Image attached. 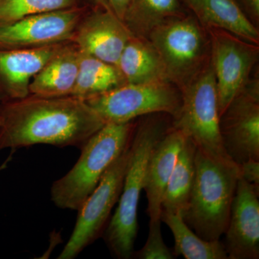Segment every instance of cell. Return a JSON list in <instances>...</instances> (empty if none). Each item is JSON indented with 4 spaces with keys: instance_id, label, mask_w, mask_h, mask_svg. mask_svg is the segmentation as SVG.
<instances>
[{
    "instance_id": "6da1fadb",
    "label": "cell",
    "mask_w": 259,
    "mask_h": 259,
    "mask_svg": "<svg viewBox=\"0 0 259 259\" xmlns=\"http://www.w3.org/2000/svg\"><path fill=\"white\" fill-rule=\"evenodd\" d=\"M105 124L86 102L76 97L30 94L0 102V151L37 144L81 148Z\"/></svg>"
},
{
    "instance_id": "7a4b0ae2",
    "label": "cell",
    "mask_w": 259,
    "mask_h": 259,
    "mask_svg": "<svg viewBox=\"0 0 259 259\" xmlns=\"http://www.w3.org/2000/svg\"><path fill=\"white\" fill-rule=\"evenodd\" d=\"M158 114L148 115L135 126L118 206L102 235L112 255L117 258L133 257L139 228L138 205L144 190L148 160L155 146L171 127Z\"/></svg>"
},
{
    "instance_id": "3957f363",
    "label": "cell",
    "mask_w": 259,
    "mask_h": 259,
    "mask_svg": "<svg viewBox=\"0 0 259 259\" xmlns=\"http://www.w3.org/2000/svg\"><path fill=\"white\" fill-rule=\"evenodd\" d=\"M240 177L239 166L234 162L196 150L193 188L182 218L202 239L217 241L225 234Z\"/></svg>"
},
{
    "instance_id": "277c9868",
    "label": "cell",
    "mask_w": 259,
    "mask_h": 259,
    "mask_svg": "<svg viewBox=\"0 0 259 259\" xmlns=\"http://www.w3.org/2000/svg\"><path fill=\"white\" fill-rule=\"evenodd\" d=\"M136 124L107 122L81 147L79 159L51 186V200L61 209L76 210L95 190L132 139Z\"/></svg>"
},
{
    "instance_id": "5b68a950",
    "label": "cell",
    "mask_w": 259,
    "mask_h": 259,
    "mask_svg": "<svg viewBox=\"0 0 259 259\" xmlns=\"http://www.w3.org/2000/svg\"><path fill=\"white\" fill-rule=\"evenodd\" d=\"M147 39L157 51L167 77L185 88L210 61V41L205 28L192 17H178L155 28Z\"/></svg>"
},
{
    "instance_id": "8992f818",
    "label": "cell",
    "mask_w": 259,
    "mask_h": 259,
    "mask_svg": "<svg viewBox=\"0 0 259 259\" xmlns=\"http://www.w3.org/2000/svg\"><path fill=\"white\" fill-rule=\"evenodd\" d=\"M180 92L182 105L173 117L172 126L210 157L233 162L225 151L221 139L217 84L210 61Z\"/></svg>"
},
{
    "instance_id": "52a82bcc",
    "label": "cell",
    "mask_w": 259,
    "mask_h": 259,
    "mask_svg": "<svg viewBox=\"0 0 259 259\" xmlns=\"http://www.w3.org/2000/svg\"><path fill=\"white\" fill-rule=\"evenodd\" d=\"M85 102L105 123H126L152 114L175 117L182 105V94L168 81L125 83Z\"/></svg>"
},
{
    "instance_id": "ba28073f",
    "label": "cell",
    "mask_w": 259,
    "mask_h": 259,
    "mask_svg": "<svg viewBox=\"0 0 259 259\" xmlns=\"http://www.w3.org/2000/svg\"><path fill=\"white\" fill-rule=\"evenodd\" d=\"M131 143L102 177L78 209V217L59 259H72L102 236L114 206L118 202L131 155Z\"/></svg>"
},
{
    "instance_id": "9c48e42d",
    "label": "cell",
    "mask_w": 259,
    "mask_h": 259,
    "mask_svg": "<svg viewBox=\"0 0 259 259\" xmlns=\"http://www.w3.org/2000/svg\"><path fill=\"white\" fill-rule=\"evenodd\" d=\"M209 30L210 62L217 84L220 117L250 80L258 59V46L245 41L231 32Z\"/></svg>"
},
{
    "instance_id": "30bf717a",
    "label": "cell",
    "mask_w": 259,
    "mask_h": 259,
    "mask_svg": "<svg viewBox=\"0 0 259 259\" xmlns=\"http://www.w3.org/2000/svg\"><path fill=\"white\" fill-rule=\"evenodd\" d=\"M85 14L84 8L76 5L0 25V50H31L73 42Z\"/></svg>"
},
{
    "instance_id": "8fae6325",
    "label": "cell",
    "mask_w": 259,
    "mask_h": 259,
    "mask_svg": "<svg viewBox=\"0 0 259 259\" xmlns=\"http://www.w3.org/2000/svg\"><path fill=\"white\" fill-rule=\"evenodd\" d=\"M223 147L238 166L259 161V83L250 80L220 117Z\"/></svg>"
},
{
    "instance_id": "7c38bea8",
    "label": "cell",
    "mask_w": 259,
    "mask_h": 259,
    "mask_svg": "<svg viewBox=\"0 0 259 259\" xmlns=\"http://www.w3.org/2000/svg\"><path fill=\"white\" fill-rule=\"evenodd\" d=\"M259 189L240 177L225 235L228 259L259 258Z\"/></svg>"
},
{
    "instance_id": "4fadbf2b",
    "label": "cell",
    "mask_w": 259,
    "mask_h": 259,
    "mask_svg": "<svg viewBox=\"0 0 259 259\" xmlns=\"http://www.w3.org/2000/svg\"><path fill=\"white\" fill-rule=\"evenodd\" d=\"M133 35L112 12L97 8L83 15L73 42L82 52L117 66L124 48Z\"/></svg>"
},
{
    "instance_id": "5bb4252c",
    "label": "cell",
    "mask_w": 259,
    "mask_h": 259,
    "mask_svg": "<svg viewBox=\"0 0 259 259\" xmlns=\"http://www.w3.org/2000/svg\"><path fill=\"white\" fill-rule=\"evenodd\" d=\"M64 44L31 50H0V102L30 95L33 76Z\"/></svg>"
},
{
    "instance_id": "9a60e30c",
    "label": "cell",
    "mask_w": 259,
    "mask_h": 259,
    "mask_svg": "<svg viewBox=\"0 0 259 259\" xmlns=\"http://www.w3.org/2000/svg\"><path fill=\"white\" fill-rule=\"evenodd\" d=\"M185 139V135L171 125L150 156L144 186L150 223L161 221L162 199Z\"/></svg>"
},
{
    "instance_id": "2e32d148",
    "label": "cell",
    "mask_w": 259,
    "mask_h": 259,
    "mask_svg": "<svg viewBox=\"0 0 259 259\" xmlns=\"http://www.w3.org/2000/svg\"><path fill=\"white\" fill-rule=\"evenodd\" d=\"M79 49L66 42L32 78L30 95L42 97L71 96L79 69Z\"/></svg>"
},
{
    "instance_id": "e0dca14e",
    "label": "cell",
    "mask_w": 259,
    "mask_h": 259,
    "mask_svg": "<svg viewBox=\"0 0 259 259\" xmlns=\"http://www.w3.org/2000/svg\"><path fill=\"white\" fill-rule=\"evenodd\" d=\"M205 29L231 32L258 45V28L250 22L236 0H182Z\"/></svg>"
},
{
    "instance_id": "ac0fdd59",
    "label": "cell",
    "mask_w": 259,
    "mask_h": 259,
    "mask_svg": "<svg viewBox=\"0 0 259 259\" xmlns=\"http://www.w3.org/2000/svg\"><path fill=\"white\" fill-rule=\"evenodd\" d=\"M117 67L125 83L169 82L159 54L147 38L133 35L121 54Z\"/></svg>"
},
{
    "instance_id": "d6986e66",
    "label": "cell",
    "mask_w": 259,
    "mask_h": 259,
    "mask_svg": "<svg viewBox=\"0 0 259 259\" xmlns=\"http://www.w3.org/2000/svg\"><path fill=\"white\" fill-rule=\"evenodd\" d=\"M197 147L186 137L162 199L161 209L183 216L188 207L195 177Z\"/></svg>"
},
{
    "instance_id": "ffe728a7",
    "label": "cell",
    "mask_w": 259,
    "mask_h": 259,
    "mask_svg": "<svg viewBox=\"0 0 259 259\" xmlns=\"http://www.w3.org/2000/svg\"><path fill=\"white\" fill-rule=\"evenodd\" d=\"M124 83L117 66L79 50V69L71 96L87 101Z\"/></svg>"
},
{
    "instance_id": "44dd1931",
    "label": "cell",
    "mask_w": 259,
    "mask_h": 259,
    "mask_svg": "<svg viewBox=\"0 0 259 259\" xmlns=\"http://www.w3.org/2000/svg\"><path fill=\"white\" fill-rule=\"evenodd\" d=\"M184 15L180 0H130L122 22L134 36L147 38L161 24Z\"/></svg>"
},
{
    "instance_id": "7402d4cb",
    "label": "cell",
    "mask_w": 259,
    "mask_h": 259,
    "mask_svg": "<svg viewBox=\"0 0 259 259\" xmlns=\"http://www.w3.org/2000/svg\"><path fill=\"white\" fill-rule=\"evenodd\" d=\"M161 221L173 234L175 256L182 255L186 259H228L224 243L221 240L202 239L187 226L180 214L162 211Z\"/></svg>"
},
{
    "instance_id": "603a6c76",
    "label": "cell",
    "mask_w": 259,
    "mask_h": 259,
    "mask_svg": "<svg viewBox=\"0 0 259 259\" xmlns=\"http://www.w3.org/2000/svg\"><path fill=\"white\" fill-rule=\"evenodd\" d=\"M77 0H0V25L30 15L73 8Z\"/></svg>"
},
{
    "instance_id": "cb8c5ba5",
    "label": "cell",
    "mask_w": 259,
    "mask_h": 259,
    "mask_svg": "<svg viewBox=\"0 0 259 259\" xmlns=\"http://www.w3.org/2000/svg\"><path fill=\"white\" fill-rule=\"evenodd\" d=\"M161 221L149 223L147 241L139 251L134 252L133 256L139 259H172L174 253L166 246L162 237Z\"/></svg>"
},
{
    "instance_id": "d4e9b609",
    "label": "cell",
    "mask_w": 259,
    "mask_h": 259,
    "mask_svg": "<svg viewBox=\"0 0 259 259\" xmlns=\"http://www.w3.org/2000/svg\"><path fill=\"white\" fill-rule=\"evenodd\" d=\"M241 177L259 189V161L250 159L240 165Z\"/></svg>"
},
{
    "instance_id": "484cf974",
    "label": "cell",
    "mask_w": 259,
    "mask_h": 259,
    "mask_svg": "<svg viewBox=\"0 0 259 259\" xmlns=\"http://www.w3.org/2000/svg\"><path fill=\"white\" fill-rule=\"evenodd\" d=\"M243 6V11L250 22L255 25H258L259 0H239Z\"/></svg>"
},
{
    "instance_id": "4316f807",
    "label": "cell",
    "mask_w": 259,
    "mask_h": 259,
    "mask_svg": "<svg viewBox=\"0 0 259 259\" xmlns=\"http://www.w3.org/2000/svg\"><path fill=\"white\" fill-rule=\"evenodd\" d=\"M107 1L112 13L122 21L130 0H107Z\"/></svg>"
},
{
    "instance_id": "83f0119b",
    "label": "cell",
    "mask_w": 259,
    "mask_h": 259,
    "mask_svg": "<svg viewBox=\"0 0 259 259\" xmlns=\"http://www.w3.org/2000/svg\"><path fill=\"white\" fill-rule=\"evenodd\" d=\"M87 1L90 2L92 4L95 5L97 8L112 12L107 0H87Z\"/></svg>"
},
{
    "instance_id": "f1b7e54d",
    "label": "cell",
    "mask_w": 259,
    "mask_h": 259,
    "mask_svg": "<svg viewBox=\"0 0 259 259\" xmlns=\"http://www.w3.org/2000/svg\"><path fill=\"white\" fill-rule=\"evenodd\" d=\"M12 156L10 155L9 157H8V159L6 160L4 162V163H3V164L0 166V171H3V170L5 169V168H7V166H8V163H9L10 160H11Z\"/></svg>"
}]
</instances>
